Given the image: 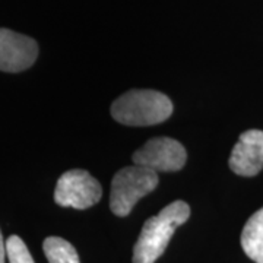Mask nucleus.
I'll return each mask as SVG.
<instances>
[{"instance_id":"0eeeda50","label":"nucleus","mask_w":263,"mask_h":263,"mask_svg":"<svg viewBox=\"0 0 263 263\" xmlns=\"http://www.w3.org/2000/svg\"><path fill=\"white\" fill-rule=\"evenodd\" d=\"M230 168L243 177H253L263 168V132L250 129L240 135L230 157Z\"/></svg>"},{"instance_id":"9d476101","label":"nucleus","mask_w":263,"mask_h":263,"mask_svg":"<svg viewBox=\"0 0 263 263\" xmlns=\"http://www.w3.org/2000/svg\"><path fill=\"white\" fill-rule=\"evenodd\" d=\"M5 247L9 263H35L27 245L18 235H10L5 243Z\"/></svg>"},{"instance_id":"39448f33","label":"nucleus","mask_w":263,"mask_h":263,"mask_svg":"<svg viewBox=\"0 0 263 263\" xmlns=\"http://www.w3.org/2000/svg\"><path fill=\"white\" fill-rule=\"evenodd\" d=\"M133 164L154 170L157 173L179 171L184 167L187 152L184 146L171 138H154L133 152Z\"/></svg>"},{"instance_id":"1a4fd4ad","label":"nucleus","mask_w":263,"mask_h":263,"mask_svg":"<svg viewBox=\"0 0 263 263\" xmlns=\"http://www.w3.org/2000/svg\"><path fill=\"white\" fill-rule=\"evenodd\" d=\"M48 263H81L73 246L60 237H47L43 243Z\"/></svg>"},{"instance_id":"7ed1b4c3","label":"nucleus","mask_w":263,"mask_h":263,"mask_svg":"<svg viewBox=\"0 0 263 263\" xmlns=\"http://www.w3.org/2000/svg\"><path fill=\"white\" fill-rule=\"evenodd\" d=\"M158 183L160 179L157 171L138 164L119 170L111 181V212L117 216H127L139 199L155 190Z\"/></svg>"},{"instance_id":"6e6552de","label":"nucleus","mask_w":263,"mask_h":263,"mask_svg":"<svg viewBox=\"0 0 263 263\" xmlns=\"http://www.w3.org/2000/svg\"><path fill=\"white\" fill-rule=\"evenodd\" d=\"M241 247L256 263H263V208L254 212L241 233Z\"/></svg>"},{"instance_id":"f03ea898","label":"nucleus","mask_w":263,"mask_h":263,"mask_svg":"<svg viewBox=\"0 0 263 263\" xmlns=\"http://www.w3.org/2000/svg\"><path fill=\"white\" fill-rule=\"evenodd\" d=\"M173 114L168 97L154 89H132L111 104L114 120L126 126H152Z\"/></svg>"},{"instance_id":"20e7f679","label":"nucleus","mask_w":263,"mask_h":263,"mask_svg":"<svg viewBox=\"0 0 263 263\" xmlns=\"http://www.w3.org/2000/svg\"><path fill=\"white\" fill-rule=\"evenodd\" d=\"M103 187L88 171L69 170L57 180L54 200L63 208L88 209L100 202Z\"/></svg>"},{"instance_id":"f257e3e1","label":"nucleus","mask_w":263,"mask_h":263,"mask_svg":"<svg viewBox=\"0 0 263 263\" xmlns=\"http://www.w3.org/2000/svg\"><path fill=\"white\" fill-rule=\"evenodd\" d=\"M190 216V206L183 200H176L149 218L142 228L133 247V263H155L165 252L174 231Z\"/></svg>"},{"instance_id":"9b49d317","label":"nucleus","mask_w":263,"mask_h":263,"mask_svg":"<svg viewBox=\"0 0 263 263\" xmlns=\"http://www.w3.org/2000/svg\"><path fill=\"white\" fill-rule=\"evenodd\" d=\"M5 257H6V247H5V240L0 231V263H5Z\"/></svg>"},{"instance_id":"423d86ee","label":"nucleus","mask_w":263,"mask_h":263,"mask_svg":"<svg viewBox=\"0 0 263 263\" xmlns=\"http://www.w3.org/2000/svg\"><path fill=\"white\" fill-rule=\"evenodd\" d=\"M38 57L35 40L15 31L0 28V70L18 73L34 65Z\"/></svg>"}]
</instances>
